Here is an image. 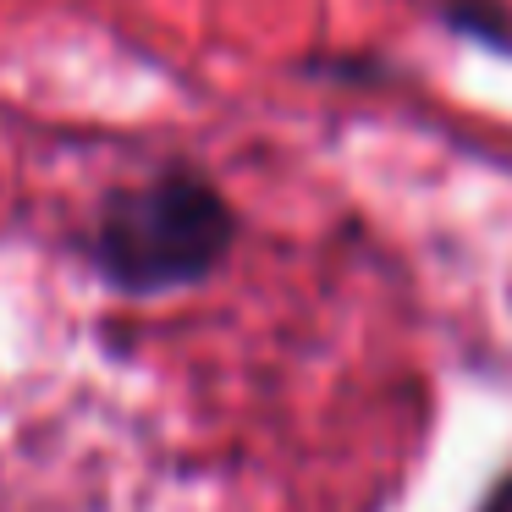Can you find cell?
I'll return each instance as SVG.
<instances>
[{
	"mask_svg": "<svg viewBox=\"0 0 512 512\" xmlns=\"http://www.w3.org/2000/svg\"><path fill=\"white\" fill-rule=\"evenodd\" d=\"M232 248V210L199 177H160L105 210L100 270L127 292H166L210 276Z\"/></svg>",
	"mask_w": 512,
	"mask_h": 512,
	"instance_id": "obj_1",
	"label": "cell"
},
{
	"mask_svg": "<svg viewBox=\"0 0 512 512\" xmlns=\"http://www.w3.org/2000/svg\"><path fill=\"white\" fill-rule=\"evenodd\" d=\"M479 512H512V474L501 479L496 490H490V501H485V507H479Z\"/></svg>",
	"mask_w": 512,
	"mask_h": 512,
	"instance_id": "obj_2",
	"label": "cell"
}]
</instances>
